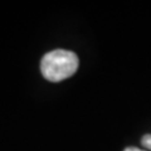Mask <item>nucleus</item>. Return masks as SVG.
Masks as SVG:
<instances>
[{"mask_svg": "<svg viewBox=\"0 0 151 151\" xmlns=\"http://www.w3.org/2000/svg\"><path fill=\"white\" fill-rule=\"evenodd\" d=\"M141 145H142L145 149L151 150V135H145L142 140H141Z\"/></svg>", "mask_w": 151, "mask_h": 151, "instance_id": "obj_2", "label": "nucleus"}, {"mask_svg": "<svg viewBox=\"0 0 151 151\" xmlns=\"http://www.w3.org/2000/svg\"><path fill=\"white\" fill-rule=\"evenodd\" d=\"M124 151H146V150H141V149H137V147H126Z\"/></svg>", "mask_w": 151, "mask_h": 151, "instance_id": "obj_3", "label": "nucleus"}, {"mask_svg": "<svg viewBox=\"0 0 151 151\" xmlns=\"http://www.w3.org/2000/svg\"><path fill=\"white\" fill-rule=\"evenodd\" d=\"M78 57L67 49H55L47 53L40 60V72L50 82H60L77 72Z\"/></svg>", "mask_w": 151, "mask_h": 151, "instance_id": "obj_1", "label": "nucleus"}]
</instances>
